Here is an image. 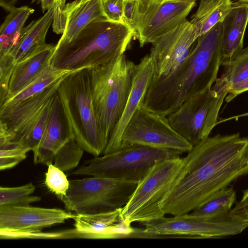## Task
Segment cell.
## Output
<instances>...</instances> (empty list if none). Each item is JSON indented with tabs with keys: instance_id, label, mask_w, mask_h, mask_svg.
I'll return each instance as SVG.
<instances>
[{
	"instance_id": "6da1fadb",
	"label": "cell",
	"mask_w": 248,
	"mask_h": 248,
	"mask_svg": "<svg viewBox=\"0 0 248 248\" xmlns=\"http://www.w3.org/2000/svg\"><path fill=\"white\" fill-rule=\"evenodd\" d=\"M248 175V138L208 137L183 158L182 169L161 202L165 215L189 213L219 190Z\"/></svg>"
},
{
	"instance_id": "7a4b0ae2",
	"label": "cell",
	"mask_w": 248,
	"mask_h": 248,
	"mask_svg": "<svg viewBox=\"0 0 248 248\" xmlns=\"http://www.w3.org/2000/svg\"><path fill=\"white\" fill-rule=\"evenodd\" d=\"M223 24L200 35L181 64L164 77L153 78L142 105L168 116L185 101L210 90L222 62Z\"/></svg>"
},
{
	"instance_id": "3957f363",
	"label": "cell",
	"mask_w": 248,
	"mask_h": 248,
	"mask_svg": "<svg viewBox=\"0 0 248 248\" xmlns=\"http://www.w3.org/2000/svg\"><path fill=\"white\" fill-rule=\"evenodd\" d=\"M126 25L97 19L70 41L55 45L49 63L53 68L75 71L106 64L124 54L135 38Z\"/></svg>"
},
{
	"instance_id": "277c9868",
	"label": "cell",
	"mask_w": 248,
	"mask_h": 248,
	"mask_svg": "<svg viewBox=\"0 0 248 248\" xmlns=\"http://www.w3.org/2000/svg\"><path fill=\"white\" fill-rule=\"evenodd\" d=\"M57 94L75 140L83 150L98 156L107 146L98 124L91 87V69L66 76Z\"/></svg>"
},
{
	"instance_id": "5b68a950",
	"label": "cell",
	"mask_w": 248,
	"mask_h": 248,
	"mask_svg": "<svg viewBox=\"0 0 248 248\" xmlns=\"http://www.w3.org/2000/svg\"><path fill=\"white\" fill-rule=\"evenodd\" d=\"M135 66L123 54L106 64L91 69L93 104L100 130L107 145L125 108Z\"/></svg>"
},
{
	"instance_id": "8992f818",
	"label": "cell",
	"mask_w": 248,
	"mask_h": 248,
	"mask_svg": "<svg viewBox=\"0 0 248 248\" xmlns=\"http://www.w3.org/2000/svg\"><path fill=\"white\" fill-rule=\"evenodd\" d=\"M179 151L132 145L86 161L73 173L139 182L156 163L180 157Z\"/></svg>"
},
{
	"instance_id": "52a82bcc",
	"label": "cell",
	"mask_w": 248,
	"mask_h": 248,
	"mask_svg": "<svg viewBox=\"0 0 248 248\" xmlns=\"http://www.w3.org/2000/svg\"><path fill=\"white\" fill-rule=\"evenodd\" d=\"M183 158H169L156 163L140 180L127 203L121 217L129 224L149 222L165 216L160 203L177 177Z\"/></svg>"
},
{
	"instance_id": "ba28073f",
	"label": "cell",
	"mask_w": 248,
	"mask_h": 248,
	"mask_svg": "<svg viewBox=\"0 0 248 248\" xmlns=\"http://www.w3.org/2000/svg\"><path fill=\"white\" fill-rule=\"evenodd\" d=\"M65 196L59 199L67 211L75 214H94L122 208L138 182L91 176L69 180Z\"/></svg>"
},
{
	"instance_id": "9c48e42d",
	"label": "cell",
	"mask_w": 248,
	"mask_h": 248,
	"mask_svg": "<svg viewBox=\"0 0 248 248\" xmlns=\"http://www.w3.org/2000/svg\"><path fill=\"white\" fill-rule=\"evenodd\" d=\"M143 229H137L133 238H158L166 237L207 239L218 238L241 233L248 227V220L228 213L203 218L187 213L166 217L165 216L142 224Z\"/></svg>"
},
{
	"instance_id": "30bf717a",
	"label": "cell",
	"mask_w": 248,
	"mask_h": 248,
	"mask_svg": "<svg viewBox=\"0 0 248 248\" xmlns=\"http://www.w3.org/2000/svg\"><path fill=\"white\" fill-rule=\"evenodd\" d=\"M229 84L221 77L211 88L185 101L167 116L172 128L193 146L209 137L228 94Z\"/></svg>"
},
{
	"instance_id": "8fae6325",
	"label": "cell",
	"mask_w": 248,
	"mask_h": 248,
	"mask_svg": "<svg viewBox=\"0 0 248 248\" xmlns=\"http://www.w3.org/2000/svg\"><path fill=\"white\" fill-rule=\"evenodd\" d=\"M132 145L172 150L182 153L188 152L193 147L172 128L167 116L149 110L142 105L123 134L121 148Z\"/></svg>"
},
{
	"instance_id": "7c38bea8",
	"label": "cell",
	"mask_w": 248,
	"mask_h": 248,
	"mask_svg": "<svg viewBox=\"0 0 248 248\" xmlns=\"http://www.w3.org/2000/svg\"><path fill=\"white\" fill-rule=\"evenodd\" d=\"M196 1L136 0L135 38L142 47L186 20Z\"/></svg>"
},
{
	"instance_id": "4fadbf2b",
	"label": "cell",
	"mask_w": 248,
	"mask_h": 248,
	"mask_svg": "<svg viewBox=\"0 0 248 248\" xmlns=\"http://www.w3.org/2000/svg\"><path fill=\"white\" fill-rule=\"evenodd\" d=\"M75 217V214L61 209L0 205V238L38 236L44 228Z\"/></svg>"
},
{
	"instance_id": "5bb4252c",
	"label": "cell",
	"mask_w": 248,
	"mask_h": 248,
	"mask_svg": "<svg viewBox=\"0 0 248 248\" xmlns=\"http://www.w3.org/2000/svg\"><path fill=\"white\" fill-rule=\"evenodd\" d=\"M199 36L189 20H186L151 44L150 55L154 65V78L166 76L185 60Z\"/></svg>"
},
{
	"instance_id": "9a60e30c",
	"label": "cell",
	"mask_w": 248,
	"mask_h": 248,
	"mask_svg": "<svg viewBox=\"0 0 248 248\" xmlns=\"http://www.w3.org/2000/svg\"><path fill=\"white\" fill-rule=\"evenodd\" d=\"M66 76L33 96L10 107L0 108V126L11 134L12 143H17L39 121Z\"/></svg>"
},
{
	"instance_id": "2e32d148",
	"label": "cell",
	"mask_w": 248,
	"mask_h": 248,
	"mask_svg": "<svg viewBox=\"0 0 248 248\" xmlns=\"http://www.w3.org/2000/svg\"><path fill=\"white\" fill-rule=\"evenodd\" d=\"M154 75V65L150 55L142 58L136 64L131 89L125 108L112 131L103 155L119 150L121 147L124 130L139 107L142 105Z\"/></svg>"
},
{
	"instance_id": "e0dca14e",
	"label": "cell",
	"mask_w": 248,
	"mask_h": 248,
	"mask_svg": "<svg viewBox=\"0 0 248 248\" xmlns=\"http://www.w3.org/2000/svg\"><path fill=\"white\" fill-rule=\"evenodd\" d=\"M122 208L94 214H75L77 232L85 236L99 239L131 238L136 228L122 217Z\"/></svg>"
},
{
	"instance_id": "ac0fdd59",
	"label": "cell",
	"mask_w": 248,
	"mask_h": 248,
	"mask_svg": "<svg viewBox=\"0 0 248 248\" xmlns=\"http://www.w3.org/2000/svg\"><path fill=\"white\" fill-rule=\"evenodd\" d=\"M73 139H75L74 136L57 93L50 108L44 137L37 155L33 158L34 163L47 166L53 163L57 152Z\"/></svg>"
},
{
	"instance_id": "d6986e66",
	"label": "cell",
	"mask_w": 248,
	"mask_h": 248,
	"mask_svg": "<svg viewBox=\"0 0 248 248\" xmlns=\"http://www.w3.org/2000/svg\"><path fill=\"white\" fill-rule=\"evenodd\" d=\"M55 45L46 44L16 64L10 80L8 95L2 103L23 90L50 66L49 61Z\"/></svg>"
},
{
	"instance_id": "ffe728a7",
	"label": "cell",
	"mask_w": 248,
	"mask_h": 248,
	"mask_svg": "<svg viewBox=\"0 0 248 248\" xmlns=\"http://www.w3.org/2000/svg\"><path fill=\"white\" fill-rule=\"evenodd\" d=\"M248 24V2L237 1L223 22L221 42L222 60L243 48L244 38Z\"/></svg>"
},
{
	"instance_id": "44dd1931",
	"label": "cell",
	"mask_w": 248,
	"mask_h": 248,
	"mask_svg": "<svg viewBox=\"0 0 248 248\" xmlns=\"http://www.w3.org/2000/svg\"><path fill=\"white\" fill-rule=\"evenodd\" d=\"M63 14L65 24L62 35L58 41L61 43L74 39L93 21L106 18L101 0H90L79 4L72 1L66 4Z\"/></svg>"
},
{
	"instance_id": "7402d4cb",
	"label": "cell",
	"mask_w": 248,
	"mask_h": 248,
	"mask_svg": "<svg viewBox=\"0 0 248 248\" xmlns=\"http://www.w3.org/2000/svg\"><path fill=\"white\" fill-rule=\"evenodd\" d=\"M54 12L53 6L46 11L43 16L24 27L16 45L7 53L14 59L16 63L46 44V38L52 24Z\"/></svg>"
},
{
	"instance_id": "603a6c76",
	"label": "cell",
	"mask_w": 248,
	"mask_h": 248,
	"mask_svg": "<svg viewBox=\"0 0 248 248\" xmlns=\"http://www.w3.org/2000/svg\"><path fill=\"white\" fill-rule=\"evenodd\" d=\"M233 4L232 0H200L198 8L190 20L199 36L223 22Z\"/></svg>"
},
{
	"instance_id": "cb8c5ba5",
	"label": "cell",
	"mask_w": 248,
	"mask_h": 248,
	"mask_svg": "<svg viewBox=\"0 0 248 248\" xmlns=\"http://www.w3.org/2000/svg\"><path fill=\"white\" fill-rule=\"evenodd\" d=\"M34 12L25 5L8 12L0 28V56L8 53L15 46L26 21Z\"/></svg>"
},
{
	"instance_id": "d4e9b609",
	"label": "cell",
	"mask_w": 248,
	"mask_h": 248,
	"mask_svg": "<svg viewBox=\"0 0 248 248\" xmlns=\"http://www.w3.org/2000/svg\"><path fill=\"white\" fill-rule=\"evenodd\" d=\"M235 200L236 193L234 189L226 187L216 192L190 214L203 218L223 216L229 213Z\"/></svg>"
},
{
	"instance_id": "484cf974",
	"label": "cell",
	"mask_w": 248,
	"mask_h": 248,
	"mask_svg": "<svg viewBox=\"0 0 248 248\" xmlns=\"http://www.w3.org/2000/svg\"><path fill=\"white\" fill-rule=\"evenodd\" d=\"M74 71H61L50 66L28 86L0 106V108L13 106L33 96L52 85L62 78Z\"/></svg>"
},
{
	"instance_id": "4316f807",
	"label": "cell",
	"mask_w": 248,
	"mask_h": 248,
	"mask_svg": "<svg viewBox=\"0 0 248 248\" xmlns=\"http://www.w3.org/2000/svg\"><path fill=\"white\" fill-rule=\"evenodd\" d=\"M223 78L229 85L248 78V46L222 60Z\"/></svg>"
},
{
	"instance_id": "83f0119b",
	"label": "cell",
	"mask_w": 248,
	"mask_h": 248,
	"mask_svg": "<svg viewBox=\"0 0 248 248\" xmlns=\"http://www.w3.org/2000/svg\"><path fill=\"white\" fill-rule=\"evenodd\" d=\"M35 187L32 183L16 187H0V205L25 206L39 202V196H32Z\"/></svg>"
},
{
	"instance_id": "f1b7e54d",
	"label": "cell",
	"mask_w": 248,
	"mask_h": 248,
	"mask_svg": "<svg viewBox=\"0 0 248 248\" xmlns=\"http://www.w3.org/2000/svg\"><path fill=\"white\" fill-rule=\"evenodd\" d=\"M83 151L74 139H71L55 155L53 164L63 171L71 170L78 165Z\"/></svg>"
},
{
	"instance_id": "f546056e",
	"label": "cell",
	"mask_w": 248,
	"mask_h": 248,
	"mask_svg": "<svg viewBox=\"0 0 248 248\" xmlns=\"http://www.w3.org/2000/svg\"><path fill=\"white\" fill-rule=\"evenodd\" d=\"M48 166L45 183L47 188L59 198L66 195L69 187V180L64 171L53 163Z\"/></svg>"
},
{
	"instance_id": "4dcf8cb0",
	"label": "cell",
	"mask_w": 248,
	"mask_h": 248,
	"mask_svg": "<svg viewBox=\"0 0 248 248\" xmlns=\"http://www.w3.org/2000/svg\"><path fill=\"white\" fill-rule=\"evenodd\" d=\"M29 148L20 144H14L0 149V170L12 168L26 157Z\"/></svg>"
},
{
	"instance_id": "1f68e13d",
	"label": "cell",
	"mask_w": 248,
	"mask_h": 248,
	"mask_svg": "<svg viewBox=\"0 0 248 248\" xmlns=\"http://www.w3.org/2000/svg\"><path fill=\"white\" fill-rule=\"evenodd\" d=\"M16 64L9 54L0 56V105L6 98L12 74Z\"/></svg>"
},
{
	"instance_id": "d6a6232c",
	"label": "cell",
	"mask_w": 248,
	"mask_h": 248,
	"mask_svg": "<svg viewBox=\"0 0 248 248\" xmlns=\"http://www.w3.org/2000/svg\"><path fill=\"white\" fill-rule=\"evenodd\" d=\"M66 0H39L43 12L47 11L54 6L55 12L52 23V28L54 32L57 34L62 33L65 19L63 10L66 5Z\"/></svg>"
},
{
	"instance_id": "836d02e7",
	"label": "cell",
	"mask_w": 248,
	"mask_h": 248,
	"mask_svg": "<svg viewBox=\"0 0 248 248\" xmlns=\"http://www.w3.org/2000/svg\"><path fill=\"white\" fill-rule=\"evenodd\" d=\"M123 4L124 0H101L102 7L106 18L111 22L124 24Z\"/></svg>"
},
{
	"instance_id": "e575fe53",
	"label": "cell",
	"mask_w": 248,
	"mask_h": 248,
	"mask_svg": "<svg viewBox=\"0 0 248 248\" xmlns=\"http://www.w3.org/2000/svg\"><path fill=\"white\" fill-rule=\"evenodd\" d=\"M136 10V0H124L123 18L124 23L134 31Z\"/></svg>"
},
{
	"instance_id": "d590c367",
	"label": "cell",
	"mask_w": 248,
	"mask_h": 248,
	"mask_svg": "<svg viewBox=\"0 0 248 248\" xmlns=\"http://www.w3.org/2000/svg\"><path fill=\"white\" fill-rule=\"evenodd\" d=\"M248 91V78L229 85L228 93L225 101L229 103L241 93Z\"/></svg>"
},
{
	"instance_id": "8d00e7d4",
	"label": "cell",
	"mask_w": 248,
	"mask_h": 248,
	"mask_svg": "<svg viewBox=\"0 0 248 248\" xmlns=\"http://www.w3.org/2000/svg\"><path fill=\"white\" fill-rule=\"evenodd\" d=\"M229 213L235 217L248 220V202L240 201Z\"/></svg>"
},
{
	"instance_id": "74e56055",
	"label": "cell",
	"mask_w": 248,
	"mask_h": 248,
	"mask_svg": "<svg viewBox=\"0 0 248 248\" xmlns=\"http://www.w3.org/2000/svg\"><path fill=\"white\" fill-rule=\"evenodd\" d=\"M19 0H0V5L6 11L9 12L15 8V5Z\"/></svg>"
},
{
	"instance_id": "f35d334b",
	"label": "cell",
	"mask_w": 248,
	"mask_h": 248,
	"mask_svg": "<svg viewBox=\"0 0 248 248\" xmlns=\"http://www.w3.org/2000/svg\"><path fill=\"white\" fill-rule=\"evenodd\" d=\"M245 116H248V112H246L245 113H244V114H241V115H237V116H232V117H230V118H227V119H223V120H220L219 122H218L217 123V124H219V123H221L222 122H225L226 121H229V120H230L236 119L239 118V117H245Z\"/></svg>"
},
{
	"instance_id": "ab89813d",
	"label": "cell",
	"mask_w": 248,
	"mask_h": 248,
	"mask_svg": "<svg viewBox=\"0 0 248 248\" xmlns=\"http://www.w3.org/2000/svg\"><path fill=\"white\" fill-rule=\"evenodd\" d=\"M241 201L248 202V189L243 191V196Z\"/></svg>"
},
{
	"instance_id": "60d3db41",
	"label": "cell",
	"mask_w": 248,
	"mask_h": 248,
	"mask_svg": "<svg viewBox=\"0 0 248 248\" xmlns=\"http://www.w3.org/2000/svg\"><path fill=\"white\" fill-rule=\"evenodd\" d=\"M90 0H75L74 1H72L75 4H79V3H82L86 1Z\"/></svg>"
},
{
	"instance_id": "b9f144b4",
	"label": "cell",
	"mask_w": 248,
	"mask_h": 248,
	"mask_svg": "<svg viewBox=\"0 0 248 248\" xmlns=\"http://www.w3.org/2000/svg\"><path fill=\"white\" fill-rule=\"evenodd\" d=\"M237 1L243 2H248V0H237Z\"/></svg>"
},
{
	"instance_id": "7bdbcfd3",
	"label": "cell",
	"mask_w": 248,
	"mask_h": 248,
	"mask_svg": "<svg viewBox=\"0 0 248 248\" xmlns=\"http://www.w3.org/2000/svg\"><path fill=\"white\" fill-rule=\"evenodd\" d=\"M184 0V1H196L197 0Z\"/></svg>"
}]
</instances>
